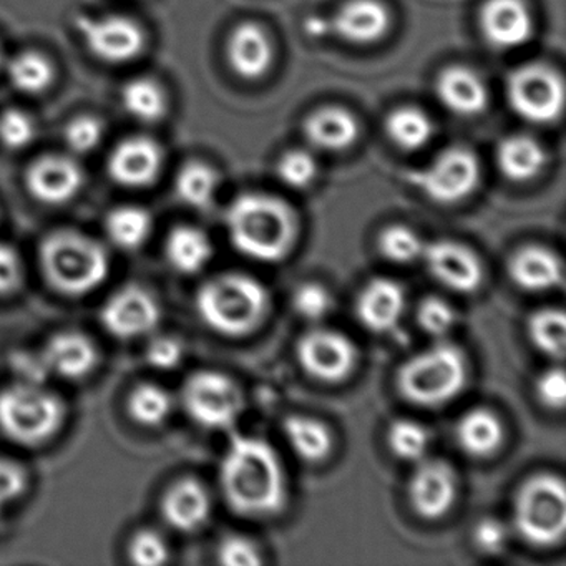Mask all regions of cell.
<instances>
[{
	"instance_id": "obj_19",
	"label": "cell",
	"mask_w": 566,
	"mask_h": 566,
	"mask_svg": "<svg viewBox=\"0 0 566 566\" xmlns=\"http://www.w3.org/2000/svg\"><path fill=\"white\" fill-rule=\"evenodd\" d=\"M164 148L154 138L132 137L117 145L108 160V174L122 187H150L164 168Z\"/></svg>"
},
{
	"instance_id": "obj_42",
	"label": "cell",
	"mask_w": 566,
	"mask_h": 566,
	"mask_svg": "<svg viewBox=\"0 0 566 566\" xmlns=\"http://www.w3.org/2000/svg\"><path fill=\"white\" fill-rule=\"evenodd\" d=\"M416 321L427 336L443 337L455 326L457 313L442 297L429 296L417 306Z\"/></svg>"
},
{
	"instance_id": "obj_34",
	"label": "cell",
	"mask_w": 566,
	"mask_h": 566,
	"mask_svg": "<svg viewBox=\"0 0 566 566\" xmlns=\"http://www.w3.org/2000/svg\"><path fill=\"white\" fill-rule=\"evenodd\" d=\"M178 197L191 208H207L213 203L220 188V175L211 165L191 161L185 165L175 181Z\"/></svg>"
},
{
	"instance_id": "obj_27",
	"label": "cell",
	"mask_w": 566,
	"mask_h": 566,
	"mask_svg": "<svg viewBox=\"0 0 566 566\" xmlns=\"http://www.w3.org/2000/svg\"><path fill=\"white\" fill-rule=\"evenodd\" d=\"M546 164H548V154L532 135H509L496 148L499 170L506 180L515 184L532 181L545 170Z\"/></svg>"
},
{
	"instance_id": "obj_16",
	"label": "cell",
	"mask_w": 566,
	"mask_h": 566,
	"mask_svg": "<svg viewBox=\"0 0 566 566\" xmlns=\"http://www.w3.org/2000/svg\"><path fill=\"white\" fill-rule=\"evenodd\" d=\"M479 28L490 48L516 51L535 35V15L526 0H485Z\"/></svg>"
},
{
	"instance_id": "obj_17",
	"label": "cell",
	"mask_w": 566,
	"mask_h": 566,
	"mask_svg": "<svg viewBox=\"0 0 566 566\" xmlns=\"http://www.w3.org/2000/svg\"><path fill=\"white\" fill-rule=\"evenodd\" d=\"M459 483L449 463L440 459L420 460L407 485L409 503L417 515L439 520L450 512L457 500Z\"/></svg>"
},
{
	"instance_id": "obj_52",
	"label": "cell",
	"mask_w": 566,
	"mask_h": 566,
	"mask_svg": "<svg viewBox=\"0 0 566 566\" xmlns=\"http://www.w3.org/2000/svg\"><path fill=\"white\" fill-rule=\"evenodd\" d=\"M509 542L506 526L496 518H483L473 528V543L480 552L495 555L502 552Z\"/></svg>"
},
{
	"instance_id": "obj_2",
	"label": "cell",
	"mask_w": 566,
	"mask_h": 566,
	"mask_svg": "<svg viewBox=\"0 0 566 566\" xmlns=\"http://www.w3.org/2000/svg\"><path fill=\"white\" fill-rule=\"evenodd\" d=\"M224 224L234 250L260 263H280L300 237V220L293 207L260 191L234 198L224 213Z\"/></svg>"
},
{
	"instance_id": "obj_35",
	"label": "cell",
	"mask_w": 566,
	"mask_h": 566,
	"mask_svg": "<svg viewBox=\"0 0 566 566\" xmlns=\"http://www.w3.org/2000/svg\"><path fill=\"white\" fill-rule=\"evenodd\" d=\"M174 412V397L158 384L145 382L135 387L128 397V413L144 427H160Z\"/></svg>"
},
{
	"instance_id": "obj_5",
	"label": "cell",
	"mask_w": 566,
	"mask_h": 566,
	"mask_svg": "<svg viewBox=\"0 0 566 566\" xmlns=\"http://www.w3.org/2000/svg\"><path fill=\"white\" fill-rule=\"evenodd\" d=\"M469 379L465 354L453 344L439 343L420 350L397 370L400 396L420 407H439L455 399Z\"/></svg>"
},
{
	"instance_id": "obj_4",
	"label": "cell",
	"mask_w": 566,
	"mask_h": 566,
	"mask_svg": "<svg viewBox=\"0 0 566 566\" xmlns=\"http://www.w3.org/2000/svg\"><path fill=\"white\" fill-rule=\"evenodd\" d=\"M39 260L48 283L65 296L94 293L111 273L107 250L94 238L75 230L48 234L39 248Z\"/></svg>"
},
{
	"instance_id": "obj_47",
	"label": "cell",
	"mask_w": 566,
	"mask_h": 566,
	"mask_svg": "<svg viewBox=\"0 0 566 566\" xmlns=\"http://www.w3.org/2000/svg\"><path fill=\"white\" fill-rule=\"evenodd\" d=\"M148 364L158 370H174L180 366L185 357V347L178 337L158 336L148 343L147 353Z\"/></svg>"
},
{
	"instance_id": "obj_3",
	"label": "cell",
	"mask_w": 566,
	"mask_h": 566,
	"mask_svg": "<svg viewBox=\"0 0 566 566\" xmlns=\"http://www.w3.org/2000/svg\"><path fill=\"white\" fill-rule=\"evenodd\" d=\"M197 311L214 333L243 337L261 326L270 310V293L256 277L244 273H223L201 284Z\"/></svg>"
},
{
	"instance_id": "obj_23",
	"label": "cell",
	"mask_w": 566,
	"mask_h": 566,
	"mask_svg": "<svg viewBox=\"0 0 566 566\" xmlns=\"http://www.w3.org/2000/svg\"><path fill=\"white\" fill-rule=\"evenodd\" d=\"M406 311V293L397 281L376 277L360 291L356 301L357 319L376 334L396 329Z\"/></svg>"
},
{
	"instance_id": "obj_10",
	"label": "cell",
	"mask_w": 566,
	"mask_h": 566,
	"mask_svg": "<svg viewBox=\"0 0 566 566\" xmlns=\"http://www.w3.org/2000/svg\"><path fill=\"white\" fill-rule=\"evenodd\" d=\"M181 402L193 422L210 430L230 429L244 409L240 386L218 370L191 374L181 390Z\"/></svg>"
},
{
	"instance_id": "obj_6",
	"label": "cell",
	"mask_w": 566,
	"mask_h": 566,
	"mask_svg": "<svg viewBox=\"0 0 566 566\" xmlns=\"http://www.w3.org/2000/svg\"><path fill=\"white\" fill-rule=\"evenodd\" d=\"M65 403L45 384L14 382L0 390V430L21 446H41L64 426Z\"/></svg>"
},
{
	"instance_id": "obj_30",
	"label": "cell",
	"mask_w": 566,
	"mask_h": 566,
	"mask_svg": "<svg viewBox=\"0 0 566 566\" xmlns=\"http://www.w3.org/2000/svg\"><path fill=\"white\" fill-rule=\"evenodd\" d=\"M283 433L293 452L304 462L316 463L333 450V433L326 423L310 416L293 413L283 420Z\"/></svg>"
},
{
	"instance_id": "obj_45",
	"label": "cell",
	"mask_w": 566,
	"mask_h": 566,
	"mask_svg": "<svg viewBox=\"0 0 566 566\" xmlns=\"http://www.w3.org/2000/svg\"><path fill=\"white\" fill-rule=\"evenodd\" d=\"M104 125L92 115L75 118L65 128V142L75 154H91L102 144Z\"/></svg>"
},
{
	"instance_id": "obj_46",
	"label": "cell",
	"mask_w": 566,
	"mask_h": 566,
	"mask_svg": "<svg viewBox=\"0 0 566 566\" xmlns=\"http://www.w3.org/2000/svg\"><path fill=\"white\" fill-rule=\"evenodd\" d=\"M217 558L224 566H258L263 562L258 546L243 535L224 536L218 545Z\"/></svg>"
},
{
	"instance_id": "obj_37",
	"label": "cell",
	"mask_w": 566,
	"mask_h": 566,
	"mask_svg": "<svg viewBox=\"0 0 566 566\" xmlns=\"http://www.w3.org/2000/svg\"><path fill=\"white\" fill-rule=\"evenodd\" d=\"M9 78L18 91L29 95L42 94L51 87L55 69L45 55L39 52H24L9 64Z\"/></svg>"
},
{
	"instance_id": "obj_11",
	"label": "cell",
	"mask_w": 566,
	"mask_h": 566,
	"mask_svg": "<svg viewBox=\"0 0 566 566\" xmlns=\"http://www.w3.org/2000/svg\"><path fill=\"white\" fill-rule=\"evenodd\" d=\"M314 34L336 35L346 44L367 48L389 35L394 19L382 0H346L329 19H314Z\"/></svg>"
},
{
	"instance_id": "obj_1",
	"label": "cell",
	"mask_w": 566,
	"mask_h": 566,
	"mask_svg": "<svg viewBox=\"0 0 566 566\" xmlns=\"http://www.w3.org/2000/svg\"><path fill=\"white\" fill-rule=\"evenodd\" d=\"M220 483L228 506L237 515L264 518L277 515L286 503V479L270 442L234 433L220 465Z\"/></svg>"
},
{
	"instance_id": "obj_15",
	"label": "cell",
	"mask_w": 566,
	"mask_h": 566,
	"mask_svg": "<svg viewBox=\"0 0 566 566\" xmlns=\"http://www.w3.org/2000/svg\"><path fill=\"white\" fill-rule=\"evenodd\" d=\"M423 263L430 276L447 290L472 294L483 283V266L475 251L453 240H437L426 244Z\"/></svg>"
},
{
	"instance_id": "obj_39",
	"label": "cell",
	"mask_w": 566,
	"mask_h": 566,
	"mask_svg": "<svg viewBox=\"0 0 566 566\" xmlns=\"http://www.w3.org/2000/svg\"><path fill=\"white\" fill-rule=\"evenodd\" d=\"M429 442V430L412 419L394 420L387 430L390 452L402 460H422Z\"/></svg>"
},
{
	"instance_id": "obj_8",
	"label": "cell",
	"mask_w": 566,
	"mask_h": 566,
	"mask_svg": "<svg viewBox=\"0 0 566 566\" xmlns=\"http://www.w3.org/2000/svg\"><path fill=\"white\" fill-rule=\"evenodd\" d=\"M410 185L437 205L467 200L482 181V165L470 148L450 147L419 170L410 171Z\"/></svg>"
},
{
	"instance_id": "obj_7",
	"label": "cell",
	"mask_w": 566,
	"mask_h": 566,
	"mask_svg": "<svg viewBox=\"0 0 566 566\" xmlns=\"http://www.w3.org/2000/svg\"><path fill=\"white\" fill-rule=\"evenodd\" d=\"M516 532L535 546H553L566 532V490L562 476L536 473L523 482L513 506Z\"/></svg>"
},
{
	"instance_id": "obj_20",
	"label": "cell",
	"mask_w": 566,
	"mask_h": 566,
	"mask_svg": "<svg viewBox=\"0 0 566 566\" xmlns=\"http://www.w3.org/2000/svg\"><path fill=\"white\" fill-rule=\"evenodd\" d=\"M273 38L263 25L243 22L231 32L227 42V59L231 71L244 81H260L273 69Z\"/></svg>"
},
{
	"instance_id": "obj_44",
	"label": "cell",
	"mask_w": 566,
	"mask_h": 566,
	"mask_svg": "<svg viewBox=\"0 0 566 566\" xmlns=\"http://www.w3.org/2000/svg\"><path fill=\"white\" fill-rule=\"evenodd\" d=\"M128 556L138 566H160L170 558V548L160 533L142 530L132 538Z\"/></svg>"
},
{
	"instance_id": "obj_21",
	"label": "cell",
	"mask_w": 566,
	"mask_h": 566,
	"mask_svg": "<svg viewBox=\"0 0 566 566\" xmlns=\"http://www.w3.org/2000/svg\"><path fill=\"white\" fill-rule=\"evenodd\" d=\"M41 353L51 376L67 380L85 379L101 363V353L94 340L78 331L55 334Z\"/></svg>"
},
{
	"instance_id": "obj_40",
	"label": "cell",
	"mask_w": 566,
	"mask_h": 566,
	"mask_svg": "<svg viewBox=\"0 0 566 566\" xmlns=\"http://www.w3.org/2000/svg\"><path fill=\"white\" fill-rule=\"evenodd\" d=\"M276 175L281 184L293 190H306L319 175L316 155L303 148L284 151L276 164Z\"/></svg>"
},
{
	"instance_id": "obj_48",
	"label": "cell",
	"mask_w": 566,
	"mask_h": 566,
	"mask_svg": "<svg viewBox=\"0 0 566 566\" xmlns=\"http://www.w3.org/2000/svg\"><path fill=\"white\" fill-rule=\"evenodd\" d=\"M535 394L548 409L559 410L566 402V377L562 367H552L536 379Z\"/></svg>"
},
{
	"instance_id": "obj_9",
	"label": "cell",
	"mask_w": 566,
	"mask_h": 566,
	"mask_svg": "<svg viewBox=\"0 0 566 566\" xmlns=\"http://www.w3.org/2000/svg\"><path fill=\"white\" fill-rule=\"evenodd\" d=\"M506 101L512 111L530 124H555L563 114L565 84L562 75L549 65H522L509 75Z\"/></svg>"
},
{
	"instance_id": "obj_50",
	"label": "cell",
	"mask_w": 566,
	"mask_h": 566,
	"mask_svg": "<svg viewBox=\"0 0 566 566\" xmlns=\"http://www.w3.org/2000/svg\"><path fill=\"white\" fill-rule=\"evenodd\" d=\"M28 472L9 459H0V512L28 489Z\"/></svg>"
},
{
	"instance_id": "obj_24",
	"label": "cell",
	"mask_w": 566,
	"mask_h": 566,
	"mask_svg": "<svg viewBox=\"0 0 566 566\" xmlns=\"http://www.w3.org/2000/svg\"><path fill=\"white\" fill-rule=\"evenodd\" d=\"M510 280L528 293H545L555 290L563 284L565 270H563L562 258L555 251L539 244H528L516 250L510 256L509 264Z\"/></svg>"
},
{
	"instance_id": "obj_33",
	"label": "cell",
	"mask_w": 566,
	"mask_h": 566,
	"mask_svg": "<svg viewBox=\"0 0 566 566\" xmlns=\"http://www.w3.org/2000/svg\"><path fill=\"white\" fill-rule=\"evenodd\" d=\"M125 112L142 124H157L168 112L165 88L151 78H135L122 91Z\"/></svg>"
},
{
	"instance_id": "obj_41",
	"label": "cell",
	"mask_w": 566,
	"mask_h": 566,
	"mask_svg": "<svg viewBox=\"0 0 566 566\" xmlns=\"http://www.w3.org/2000/svg\"><path fill=\"white\" fill-rule=\"evenodd\" d=\"M293 307L307 323H319L333 311L334 297L323 284L303 283L294 291Z\"/></svg>"
},
{
	"instance_id": "obj_31",
	"label": "cell",
	"mask_w": 566,
	"mask_h": 566,
	"mask_svg": "<svg viewBox=\"0 0 566 566\" xmlns=\"http://www.w3.org/2000/svg\"><path fill=\"white\" fill-rule=\"evenodd\" d=\"M386 132L400 150L417 151L432 142L436 125L422 108L399 107L387 117Z\"/></svg>"
},
{
	"instance_id": "obj_32",
	"label": "cell",
	"mask_w": 566,
	"mask_h": 566,
	"mask_svg": "<svg viewBox=\"0 0 566 566\" xmlns=\"http://www.w3.org/2000/svg\"><path fill=\"white\" fill-rule=\"evenodd\" d=\"M108 238L122 250H138L154 231L150 211L137 205L115 208L105 221Z\"/></svg>"
},
{
	"instance_id": "obj_49",
	"label": "cell",
	"mask_w": 566,
	"mask_h": 566,
	"mask_svg": "<svg viewBox=\"0 0 566 566\" xmlns=\"http://www.w3.org/2000/svg\"><path fill=\"white\" fill-rule=\"evenodd\" d=\"M24 266L14 247L0 241V296H11L21 287Z\"/></svg>"
},
{
	"instance_id": "obj_12",
	"label": "cell",
	"mask_w": 566,
	"mask_h": 566,
	"mask_svg": "<svg viewBox=\"0 0 566 566\" xmlns=\"http://www.w3.org/2000/svg\"><path fill=\"white\" fill-rule=\"evenodd\" d=\"M77 29L91 54L105 64H128L140 57L147 48L142 25L125 15L82 18Z\"/></svg>"
},
{
	"instance_id": "obj_29",
	"label": "cell",
	"mask_w": 566,
	"mask_h": 566,
	"mask_svg": "<svg viewBox=\"0 0 566 566\" xmlns=\"http://www.w3.org/2000/svg\"><path fill=\"white\" fill-rule=\"evenodd\" d=\"M168 263L181 274H197L210 264L213 243L203 230L190 224L177 227L165 244Z\"/></svg>"
},
{
	"instance_id": "obj_13",
	"label": "cell",
	"mask_w": 566,
	"mask_h": 566,
	"mask_svg": "<svg viewBox=\"0 0 566 566\" xmlns=\"http://www.w3.org/2000/svg\"><path fill=\"white\" fill-rule=\"evenodd\" d=\"M296 356L304 373L321 382H340L350 376L357 349L346 334L327 327H314L300 337Z\"/></svg>"
},
{
	"instance_id": "obj_25",
	"label": "cell",
	"mask_w": 566,
	"mask_h": 566,
	"mask_svg": "<svg viewBox=\"0 0 566 566\" xmlns=\"http://www.w3.org/2000/svg\"><path fill=\"white\" fill-rule=\"evenodd\" d=\"M303 134L313 150L339 154L356 144L360 125L353 112L331 105L307 115Z\"/></svg>"
},
{
	"instance_id": "obj_18",
	"label": "cell",
	"mask_w": 566,
	"mask_h": 566,
	"mask_svg": "<svg viewBox=\"0 0 566 566\" xmlns=\"http://www.w3.org/2000/svg\"><path fill=\"white\" fill-rule=\"evenodd\" d=\"M84 184L81 165L64 155L39 158L28 171V188L32 197L51 207L74 200Z\"/></svg>"
},
{
	"instance_id": "obj_14",
	"label": "cell",
	"mask_w": 566,
	"mask_h": 566,
	"mask_svg": "<svg viewBox=\"0 0 566 566\" xmlns=\"http://www.w3.org/2000/svg\"><path fill=\"white\" fill-rule=\"evenodd\" d=\"M101 321L112 336L124 340L137 339L160 324L161 306L147 287L128 284L105 301Z\"/></svg>"
},
{
	"instance_id": "obj_51",
	"label": "cell",
	"mask_w": 566,
	"mask_h": 566,
	"mask_svg": "<svg viewBox=\"0 0 566 566\" xmlns=\"http://www.w3.org/2000/svg\"><path fill=\"white\" fill-rule=\"evenodd\" d=\"M11 369L19 382L45 384V380L51 377L41 350L39 353H29V350L15 353L11 357Z\"/></svg>"
},
{
	"instance_id": "obj_36",
	"label": "cell",
	"mask_w": 566,
	"mask_h": 566,
	"mask_svg": "<svg viewBox=\"0 0 566 566\" xmlns=\"http://www.w3.org/2000/svg\"><path fill=\"white\" fill-rule=\"evenodd\" d=\"M528 336L539 353L562 359L566 346L565 313L556 307L535 311L528 319Z\"/></svg>"
},
{
	"instance_id": "obj_53",
	"label": "cell",
	"mask_w": 566,
	"mask_h": 566,
	"mask_svg": "<svg viewBox=\"0 0 566 566\" xmlns=\"http://www.w3.org/2000/svg\"><path fill=\"white\" fill-rule=\"evenodd\" d=\"M0 64H2V51H0Z\"/></svg>"
},
{
	"instance_id": "obj_26",
	"label": "cell",
	"mask_w": 566,
	"mask_h": 566,
	"mask_svg": "<svg viewBox=\"0 0 566 566\" xmlns=\"http://www.w3.org/2000/svg\"><path fill=\"white\" fill-rule=\"evenodd\" d=\"M210 513V495L203 483L195 479L178 480L161 500V515L177 532H197L208 522Z\"/></svg>"
},
{
	"instance_id": "obj_38",
	"label": "cell",
	"mask_w": 566,
	"mask_h": 566,
	"mask_svg": "<svg viewBox=\"0 0 566 566\" xmlns=\"http://www.w3.org/2000/svg\"><path fill=\"white\" fill-rule=\"evenodd\" d=\"M422 238L406 224H390L384 228L377 240L379 253L394 264H412L423 253Z\"/></svg>"
},
{
	"instance_id": "obj_28",
	"label": "cell",
	"mask_w": 566,
	"mask_h": 566,
	"mask_svg": "<svg viewBox=\"0 0 566 566\" xmlns=\"http://www.w3.org/2000/svg\"><path fill=\"white\" fill-rule=\"evenodd\" d=\"M455 439L467 455L485 459L502 446V420L485 407L467 410L457 422Z\"/></svg>"
},
{
	"instance_id": "obj_22",
	"label": "cell",
	"mask_w": 566,
	"mask_h": 566,
	"mask_svg": "<svg viewBox=\"0 0 566 566\" xmlns=\"http://www.w3.org/2000/svg\"><path fill=\"white\" fill-rule=\"evenodd\" d=\"M440 105L457 117H476L489 105V87L479 72L465 65H450L436 81Z\"/></svg>"
},
{
	"instance_id": "obj_43",
	"label": "cell",
	"mask_w": 566,
	"mask_h": 566,
	"mask_svg": "<svg viewBox=\"0 0 566 566\" xmlns=\"http://www.w3.org/2000/svg\"><path fill=\"white\" fill-rule=\"evenodd\" d=\"M38 128L28 112L6 111L0 115V142L11 150H22L34 142Z\"/></svg>"
}]
</instances>
